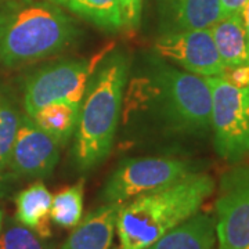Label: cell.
Returning a JSON list of instances; mask_svg holds the SVG:
<instances>
[{
    "label": "cell",
    "mask_w": 249,
    "mask_h": 249,
    "mask_svg": "<svg viewBox=\"0 0 249 249\" xmlns=\"http://www.w3.org/2000/svg\"><path fill=\"white\" fill-rule=\"evenodd\" d=\"M212 176L196 172L172 186L124 202L116 219L119 249H145L180 223L199 212L213 194Z\"/></svg>",
    "instance_id": "cell-1"
},
{
    "label": "cell",
    "mask_w": 249,
    "mask_h": 249,
    "mask_svg": "<svg viewBox=\"0 0 249 249\" xmlns=\"http://www.w3.org/2000/svg\"><path fill=\"white\" fill-rule=\"evenodd\" d=\"M68 11L47 0H10L0 6V64L27 65L57 54L79 37Z\"/></svg>",
    "instance_id": "cell-2"
},
{
    "label": "cell",
    "mask_w": 249,
    "mask_h": 249,
    "mask_svg": "<svg viewBox=\"0 0 249 249\" xmlns=\"http://www.w3.org/2000/svg\"><path fill=\"white\" fill-rule=\"evenodd\" d=\"M80 103L73 160L79 170L98 166L109 155L121 116L129 62L122 52L101 60Z\"/></svg>",
    "instance_id": "cell-3"
},
{
    "label": "cell",
    "mask_w": 249,
    "mask_h": 249,
    "mask_svg": "<svg viewBox=\"0 0 249 249\" xmlns=\"http://www.w3.org/2000/svg\"><path fill=\"white\" fill-rule=\"evenodd\" d=\"M154 100L160 119L172 132L204 136L211 130V89L204 76L178 70L163 60L151 68Z\"/></svg>",
    "instance_id": "cell-4"
},
{
    "label": "cell",
    "mask_w": 249,
    "mask_h": 249,
    "mask_svg": "<svg viewBox=\"0 0 249 249\" xmlns=\"http://www.w3.org/2000/svg\"><path fill=\"white\" fill-rule=\"evenodd\" d=\"M211 89V129L214 151L237 163L249 155V83L235 85L223 75L205 76Z\"/></svg>",
    "instance_id": "cell-5"
},
{
    "label": "cell",
    "mask_w": 249,
    "mask_h": 249,
    "mask_svg": "<svg viewBox=\"0 0 249 249\" xmlns=\"http://www.w3.org/2000/svg\"><path fill=\"white\" fill-rule=\"evenodd\" d=\"M196 172L191 160L145 157L122 160L101 191L104 204H124L136 196L172 186Z\"/></svg>",
    "instance_id": "cell-6"
},
{
    "label": "cell",
    "mask_w": 249,
    "mask_h": 249,
    "mask_svg": "<svg viewBox=\"0 0 249 249\" xmlns=\"http://www.w3.org/2000/svg\"><path fill=\"white\" fill-rule=\"evenodd\" d=\"M98 57L91 60L57 62L31 75L24 89L25 114L32 116L37 109L52 103L80 106L94 68H97L98 61L101 60Z\"/></svg>",
    "instance_id": "cell-7"
},
{
    "label": "cell",
    "mask_w": 249,
    "mask_h": 249,
    "mask_svg": "<svg viewBox=\"0 0 249 249\" xmlns=\"http://www.w3.org/2000/svg\"><path fill=\"white\" fill-rule=\"evenodd\" d=\"M214 209L219 249L248 248L249 166H238L223 175Z\"/></svg>",
    "instance_id": "cell-8"
},
{
    "label": "cell",
    "mask_w": 249,
    "mask_h": 249,
    "mask_svg": "<svg viewBox=\"0 0 249 249\" xmlns=\"http://www.w3.org/2000/svg\"><path fill=\"white\" fill-rule=\"evenodd\" d=\"M154 52L160 60L204 78L223 75L226 71L211 28L162 32L154 43Z\"/></svg>",
    "instance_id": "cell-9"
},
{
    "label": "cell",
    "mask_w": 249,
    "mask_h": 249,
    "mask_svg": "<svg viewBox=\"0 0 249 249\" xmlns=\"http://www.w3.org/2000/svg\"><path fill=\"white\" fill-rule=\"evenodd\" d=\"M60 150L61 144L55 139L39 129L27 114L21 115L7 168L18 176L46 178L60 160Z\"/></svg>",
    "instance_id": "cell-10"
},
{
    "label": "cell",
    "mask_w": 249,
    "mask_h": 249,
    "mask_svg": "<svg viewBox=\"0 0 249 249\" xmlns=\"http://www.w3.org/2000/svg\"><path fill=\"white\" fill-rule=\"evenodd\" d=\"M162 32L211 28L220 19L219 0H155Z\"/></svg>",
    "instance_id": "cell-11"
},
{
    "label": "cell",
    "mask_w": 249,
    "mask_h": 249,
    "mask_svg": "<svg viewBox=\"0 0 249 249\" xmlns=\"http://www.w3.org/2000/svg\"><path fill=\"white\" fill-rule=\"evenodd\" d=\"M122 204L101 205L82 219L61 249H111Z\"/></svg>",
    "instance_id": "cell-12"
},
{
    "label": "cell",
    "mask_w": 249,
    "mask_h": 249,
    "mask_svg": "<svg viewBox=\"0 0 249 249\" xmlns=\"http://www.w3.org/2000/svg\"><path fill=\"white\" fill-rule=\"evenodd\" d=\"M216 241V219L196 212L145 249H213Z\"/></svg>",
    "instance_id": "cell-13"
},
{
    "label": "cell",
    "mask_w": 249,
    "mask_h": 249,
    "mask_svg": "<svg viewBox=\"0 0 249 249\" xmlns=\"http://www.w3.org/2000/svg\"><path fill=\"white\" fill-rule=\"evenodd\" d=\"M211 32L226 70L249 67V43L242 13L220 18L211 27Z\"/></svg>",
    "instance_id": "cell-14"
},
{
    "label": "cell",
    "mask_w": 249,
    "mask_h": 249,
    "mask_svg": "<svg viewBox=\"0 0 249 249\" xmlns=\"http://www.w3.org/2000/svg\"><path fill=\"white\" fill-rule=\"evenodd\" d=\"M53 196L47 187L36 181L24 188L16 198V217L22 226L35 231L40 238H50V209Z\"/></svg>",
    "instance_id": "cell-15"
},
{
    "label": "cell",
    "mask_w": 249,
    "mask_h": 249,
    "mask_svg": "<svg viewBox=\"0 0 249 249\" xmlns=\"http://www.w3.org/2000/svg\"><path fill=\"white\" fill-rule=\"evenodd\" d=\"M108 32L124 29L118 0H47Z\"/></svg>",
    "instance_id": "cell-16"
},
{
    "label": "cell",
    "mask_w": 249,
    "mask_h": 249,
    "mask_svg": "<svg viewBox=\"0 0 249 249\" xmlns=\"http://www.w3.org/2000/svg\"><path fill=\"white\" fill-rule=\"evenodd\" d=\"M79 108L80 106L71 103H52L37 109L29 118L39 129L52 136L62 145L75 133Z\"/></svg>",
    "instance_id": "cell-17"
},
{
    "label": "cell",
    "mask_w": 249,
    "mask_h": 249,
    "mask_svg": "<svg viewBox=\"0 0 249 249\" xmlns=\"http://www.w3.org/2000/svg\"><path fill=\"white\" fill-rule=\"evenodd\" d=\"M83 180L62 188L52 199L50 219L62 229H75L83 216Z\"/></svg>",
    "instance_id": "cell-18"
},
{
    "label": "cell",
    "mask_w": 249,
    "mask_h": 249,
    "mask_svg": "<svg viewBox=\"0 0 249 249\" xmlns=\"http://www.w3.org/2000/svg\"><path fill=\"white\" fill-rule=\"evenodd\" d=\"M21 115L11 98L0 91V173L7 169Z\"/></svg>",
    "instance_id": "cell-19"
},
{
    "label": "cell",
    "mask_w": 249,
    "mask_h": 249,
    "mask_svg": "<svg viewBox=\"0 0 249 249\" xmlns=\"http://www.w3.org/2000/svg\"><path fill=\"white\" fill-rule=\"evenodd\" d=\"M0 249H49L42 238L25 226H13L0 237Z\"/></svg>",
    "instance_id": "cell-20"
},
{
    "label": "cell",
    "mask_w": 249,
    "mask_h": 249,
    "mask_svg": "<svg viewBox=\"0 0 249 249\" xmlns=\"http://www.w3.org/2000/svg\"><path fill=\"white\" fill-rule=\"evenodd\" d=\"M124 29H137L140 25L142 0H118Z\"/></svg>",
    "instance_id": "cell-21"
},
{
    "label": "cell",
    "mask_w": 249,
    "mask_h": 249,
    "mask_svg": "<svg viewBox=\"0 0 249 249\" xmlns=\"http://www.w3.org/2000/svg\"><path fill=\"white\" fill-rule=\"evenodd\" d=\"M249 0H219L220 4V18L229 17L237 13H242Z\"/></svg>",
    "instance_id": "cell-22"
},
{
    "label": "cell",
    "mask_w": 249,
    "mask_h": 249,
    "mask_svg": "<svg viewBox=\"0 0 249 249\" xmlns=\"http://www.w3.org/2000/svg\"><path fill=\"white\" fill-rule=\"evenodd\" d=\"M242 18H244V27H245V32H247V39L249 43V1L247 6L242 10Z\"/></svg>",
    "instance_id": "cell-23"
},
{
    "label": "cell",
    "mask_w": 249,
    "mask_h": 249,
    "mask_svg": "<svg viewBox=\"0 0 249 249\" xmlns=\"http://www.w3.org/2000/svg\"><path fill=\"white\" fill-rule=\"evenodd\" d=\"M1 220H3V212H1V209H0V229H1Z\"/></svg>",
    "instance_id": "cell-24"
},
{
    "label": "cell",
    "mask_w": 249,
    "mask_h": 249,
    "mask_svg": "<svg viewBox=\"0 0 249 249\" xmlns=\"http://www.w3.org/2000/svg\"><path fill=\"white\" fill-rule=\"evenodd\" d=\"M247 249H249V247H248V248H247Z\"/></svg>",
    "instance_id": "cell-25"
}]
</instances>
